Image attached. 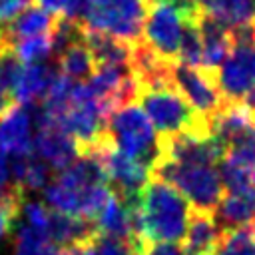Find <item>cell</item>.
Segmentation results:
<instances>
[{"mask_svg": "<svg viewBox=\"0 0 255 255\" xmlns=\"http://www.w3.org/2000/svg\"><path fill=\"white\" fill-rule=\"evenodd\" d=\"M24 213L28 217V225L38 229L40 233H44L48 237V225H50V207L42 205V203H26L24 205Z\"/></svg>", "mask_w": 255, "mask_h": 255, "instance_id": "cell-27", "label": "cell"}, {"mask_svg": "<svg viewBox=\"0 0 255 255\" xmlns=\"http://www.w3.org/2000/svg\"><path fill=\"white\" fill-rule=\"evenodd\" d=\"M96 231L92 221L82 217H74L56 209H50V225H48V239L60 247H76L80 241L88 239Z\"/></svg>", "mask_w": 255, "mask_h": 255, "instance_id": "cell-16", "label": "cell"}, {"mask_svg": "<svg viewBox=\"0 0 255 255\" xmlns=\"http://www.w3.org/2000/svg\"><path fill=\"white\" fill-rule=\"evenodd\" d=\"M129 203L137 239L155 243H183L191 205L173 185L151 175L139 195Z\"/></svg>", "mask_w": 255, "mask_h": 255, "instance_id": "cell-1", "label": "cell"}, {"mask_svg": "<svg viewBox=\"0 0 255 255\" xmlns=\"http://www.w3.org/2000/svg\"><path fill=\"white\" fill-rule=\"evenodd\" d=\"M147 6L149 0H86L78 20L86 30L137 46L141 42Z\"/></svg>", "mask_w": 255, "mask_h": 255, "instance_id": "cell-3", "label": "cell"}, {"mask_svg": "<svg viewBox=\"0 0 255 255\" xmlns=\"http://www.w3.org/2000/svg\"><path fill=\"white\" fill-rule=\"evenodd\" d=\"M46 243H48V237L44 233H40L38 229L30 225H24L18 229V241H16L14 255H40Z\"/></svg>", "mask_w": 255, "mask_h": 255, "instance_id": "cell-25", "label": "cell"}, {"mask_svg": "<svg viewBox=\"0 0 255 255\" xmlns=\"http://www.w3.org/2000/svg\"><path fill=\"white\" fill-rule=\"evenodd\" d=\"M199 12L195 0H149L141 46L159 62H179L185 20Z\"/></svg>", "mask_w": 255, "mask_h": 255, "instance_id": "cell-2", "label": "cell"}, {"mask_svg": "<svg viewBox=\"0 0 255 255\" xmlns=\"http://www.w3.org/2000/svg\"><path fill=\"white\" fill-rule=\"evenodd\" d=\"M52 72H54V68H48L40 62L38 64H24L20 74H18L16 86H14L16 104L28 106L34 100H42V96L50 84Z\"/></svg>", "mask_w": 255, "mask_h": 255, "instance_id": "cell-18", "label": "cell"}, {"mask_svg": "<svg viewBox=\"0 0 255 255\" xmlns=\"http://www.w3.org/2000/svg\"><path fill=\"white\" fill-rule=\"evenodd\" d=\"M151 175L167 181L189 201L193 209L213 211L223 199V179L215 165L205 163H175V161H155Z\"/></svg>", "mask_w": 255, "mask_h": 255, "instance_id": "cell-4", "label": "cell"}, {"mask_svg": "<svg viewBox=\"0 0 255 255\" xmlns=\"http://www.w3.org/2000/svg\"><path fill=\"white\" fill-rule=\"evenodd\" d=\"M22 66L24 64L18 60L16 52L10 46L0 44V118L16 106L14 86Z\"/></svg>", "mask_w": 255, "mask_h": 255, "instance_id": "cell-20", "label": "cell"}, {"mask_svg": "<svg viewBox=\"0 0 255 255\" xmlns=\"http://www.w3.org/2000/svg\"><path fill=\"white\" fill-rule=\"evenodd\" d=\"M84 28V26H82ZM84 40L94 56L96 66H131L133 68V52L135 46H129L114 36L100 34L84 28Z\"/></svg>", "mask_w": 255, "mask_h": 255, "instance_id": "cell-15", "label": "cell"}, {"mask_svg": "<svg viewBox=\"0 0 255 255\" xmlns=\"http://www.w3.org/2000/svg\"><path fill=\"white\" fill-rule=\"evenodd\" d=\"M213 217L221 231L255 225V185L241 191H227L213 209Z\"/></svg>", "mask_w": 255, "mask_h": 255, "instance_id": "cell-11", "label": "cell"}, {"mask_svg": "<svg viewBox=\"0 0 255 255\" xmlns=\"http://www.w3.org/2000/svg\"><path fill=\"white\" fill-rule=\"evenodd\" d=\"M205 255H215V253H205Z\"/></svg>", "mask_w": 255, "mask_h": 255, "instance_id": "cell-33", "label": "cell"}, {"mask_svg": "<svg viewBox=\"0 0 255 255\" xmlns=\"http://www.w3.org/2000/svg\"><path fill=\"white\" fill-rule=\"evenodd\" d=\"M24 189L18 183H12L0 195V237H6L18 223L20 213L24 211Z\"/></svg>", "mask_w": 255, "mask_h": 255, "instance_id": "cell-23", "label": "cell"}, {"mask_svg": "<svg viewBox=\"0 0 255 255\" xmlns=\"http://www.w3.org/2000/svg\"><path fill=\"white\" fill-rule=\"evenodd\" d=\"M223 231L217 225L213 211H201L193 209L189 213V223H187V233L183 239V251L185 255H205V253H215L219 239Z\"/></svg>", "mask_w": 255, "mask_h": 255, "instance_id": "cell-12", "label": "cell"}, {"mask_svg": "<svg viewBox=\"0 0 255 255\" xmlns=\"http://www.w3.org/2000/svg\"><path fill=\"white\" fill-rule=\"evenodd\" d=\"M108 129L118 149L153 167L159 155L157 131L137 100L116 110L108 120Z\"/></svg>", "mask_w": 255, "mask_h": 255, "instance_id": "cell-5", "label": "cell"}, {"mask_svg": "<svg viewBox=\"0 0 255 255\" xmlns=\"http://www.w3.org/2000/svg\"><path fill=\"white\" fill-rule=\"evenodd\" d=\"M241 104H245V106L251 110V114H253V120H255V90H251V92L247 94V98H245Z\"/></svg>", "mask_w": 255, "mask_h": 255, "instance_id": "cell-32", "label": "cell"}, {"mask_svg": "<svg viewBox=\"0 0 255 255\" xmlns=\"http://www.w3.org/2000/svg\"><path fill=\"white\" fill-rule=\"evenodd\" d=\"M84 2L86 0H36V4L42 6L44 10L56 16H62V18H72V20L80 18Z\"/></svg>", "mask_w": 255, "mask_h": 255, "instance_id": "cell-26", "label": "cell"}, {"mask_svg": "<svg viewBox=\"0 0 255 255\" xmlns=\"http://www.w3.org/2000/svg\"><path fill=\"white\" fill-rule=\"evenodd\" d=\"M217 86L227 104H241L255 90V44L231 50L217 70Z\"/></svg>", "mask_w": 255, "mask_h": 255, "instance_id": "cell-8", "label": "cell"}, {"mask_svg": "<svg viewBox=\"0 0 255 255\" xmlns=\"http://www.w3.org/2000/svg\"><path fill=\"white\" fill-rule=\"evenodd\" d=\"M195 2H201V0H195Z\"/></svg>", "mask_w": 255, "mask_h": 255, "instance_id": "cell-34", "label": "cell"}, {"mask_svg": "<svg viewBox=\"0 0 255 255\" xmlns=\"http://www.w3.org/2000/svg\"><path fill=\"white\" fill-rule=\"evenodd\" d=\"M0 151L12 157L34 153L30 135V116L26 106L16 104L0 118Z\"/></svg>", "mask_w": 255, "mask_h": 255, "instance_id": "cell-10", "label": "cell"}, {"mask_svg": "<svg viewBox=\"0 0 255 255\" xmlns=\"http://www.w3.org/2000/svg\"><path fill=\"white\" fill-rule=\"evenodd\" d=\"M201 12L229 30L255 22V0H201Z\"/></svg>", "mask_w": 255, "mask_h": 255, "instance_id": "cell-17", "label": "cell"}, {"mask_svg": "<svg viewBox=\"0 0 255 255\" xmlns=\"http://www.w3.org/2000/svg\"><path fill=\"white\" fill-rule=\"evenodd\" d=\"M94 159L102 161V165L108 173L110 185L128 201H133L139 195V191L145 187V183L151 179V165L149 163L124 153L114 143H110Z\"/></svg>", "mask_w": 255, "mask_h": 255, "instance_id": "cell-7", "label": "cell"}, {"mask_svg": "<svg viewBox=\"0 0 255 255\" xmlns=\"http://www.w3.org/2000/svg\"><path fill=\"white\" fill-rule=\"evenodd\" d=\"M169 76L179 92L185 96V100L211 124L213 118L227 106L217 86V72L205 70L201 66L173 62L169 66Z\"/></svg>", "mask_w": 255, "mask_h": 255, "instance_id": "cell-6", "label": "cell"}, {"mask_svg": "<svg viewBox=\"0 0 255 255\" xmlns=\"http://www.w3.org/2000/svg\"><path fill=\"white\" fill-rule=\"evenodd\" d=\"M28 8L30 0H0V30L14 22Z\"/></svg>", "mask_w": 255, "mask_h": 255, "instance_id": "cell-29", "label": "cell"}, {"mask_svg": "<svg viewBox=\"0 0 255 255\" xmlns=\"http://www.w3.org/2000/svg\"><path fill=\"white\" fill-rule=\"evenodd\" d=\"M36 151L44 161H48L58 171L66 169L80 157L76 139L66 129L64 122L46 116H38Z\"/></svg>", "mask_w": 255, "mask_h": 255, "instance_id": "cell-9", "label": "cell"}, {"mask_svg": "<svg viewBox=\"0 0 255 255\" xmlns=\"http://www.w3.org/2000/svg\"><path fill=\"white\" fill-rule=\"evenodd\" d=\"M215 255H255V225L223 231Z\"/></svg>", "mask_w": 255, "mask_h": 255, "instance_id": "cell-22", "label": "cell"}, {"mask_svg": "<svg viewBox=\"0 0 255 255\" xmlns=\"http://www.w3.org/2000/svg\"><path fill=\"white\" fill-rule=\"evenodd\" d=\"M72 249L76 255H137V243L106 235L98 229Z\"/></svg>", "mask_w": 255, "mask_h": 255, "instance_id": "cell-21", "label": "cell"}, {"mask_svg": "<svg viewBox=\"0 0 255 255\" xmlns=\"http://www.w3.org/2000/svg\"><path fill=\"white\" fill-rule=\"evenodd\" d=\"M12 173L14 183H18L24 191L42 189L50 179V167L36 153L12 157Z\"/></svg>", "mask_w": 255, "mask_h": 255, "instance_id": "cell-19", "label": "cell"}, {"mask_svg": "<svg viewBox=\"0 0 255 255\" xmlns=\"http://www.w3.org/2000/svg\"><path fill=\"white\" fill-rule=\"evenodd\" d=\"M137 255H185L181 243H155V241H137Z\"/></svg>", "mask_w": 255, "mask_h": 255, "instance_id": "cell-28", "label": "cell"}, {"mask_svg": "<svg viewBox=\"0 0 255 255\" xmlns=\"http://www.w3.org/2000/svg\"><path fill=\"white\" fill-rule=\"evenodd\" d=\"M62 16H56L42 6H30L24 10L14 22H10L6 28L0 30V36L4 44L12 48L14 42L24 40V38H34V36H44V34H56L58 22Z\"/></svg>", "mask_w": 255, "mask_h": 255, "instance_id": "cell-14", "label": "cell"}, {"mask_svg": "<svg viewBox=\"0 0 255 255\" xmlns=\"http://www.w3.org/2000/svg\"><path fill=\"white\" fill-rule=\"evenodd\" d=\"M40 255H76V253L70 247H60V245H54V243H46L44 249L40 251Z\"/></svg>", "mask_w": 255, "mask_h": 255, "instance_id": "cell-31", "label": "cell"}, {"mask_svg": "<svg viewBox=\"0 0 255 255\" xmlns=\"http://www.w3.org/2000/svg\"><path fill=\"white\" fill-rule=\"evenodd\" d=\"M54 38H56V34L24 38V40L14 42L12 50L16 52V56L22 64H38L40 60L48 58L50 52H54Z\"/></svg>", "mask_w": 255, "mask_h": 255, "instance_id": "cell-24", "label": "cell"}, {"mask_svg": "<svg viewBox=\"0 0 255 255\" xmlns=\"http://www.w3.org/2000/svg\"><path fill=\"white\" fill-rule=\"evenodd\" d=\"M10 167H8V161H6V153L0 151V195L10 187Z\"/></svg>", "mask_w": 255, "mask_h": 255, "instance_id": "cell-30", "label": "cell"}, {"mask_svg": "<svg viewBox=\"0 0 255 255\" xmlns=\"http://www.w3.org/2000/svg\"><path fill=\"white\" fill-rule=\"evenodd\" d=\"M199 32H201V42H203L201 68L217 72L233 50L231 30L201 12L199 14Z\"/></svg>", "mask_w": 255, "mask_h": 255, "instance_id": "cell-13", "label": "cell"}]
</instances>
